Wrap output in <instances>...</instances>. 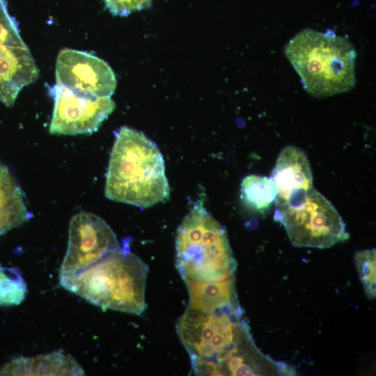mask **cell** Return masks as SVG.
I'll return each mask as SVG.
<instances>
[{
    "label": "cell",
    "mask_w": 376,
    "mask_h": 376,
    "mask_svg": "<svg viewBox=\"0 0 376 376\" xmlns=\"http://www.w3.org/2000/svg\"><path fill=\"white\" fill-rule=\"evenodd\" d=\"M104 194L110 200L148 207L169 198L159 148L143 133L126 126L115 132Z\"/></svg>",
    "instance_id": "6da1fadb"
},
{
    "label": "cell",
    "mask_w": 376,
    "mask_h": 376,
    "mask_svg": "<svg viewBox=\"0 0 376 376\" xmlns=\"http://www.w3.org/2000/svg\"><path fill=\"white\" fill-rule=\"evenodd\" d=\"M127 243L76 274L59 279L66 290L103 309L140 315L146 307L147 265Z\"/></svg>",
    "instance_id": "7a4b0ae2"
},
{
    "label": "cell",
    "mask_w": 376,
    "mask_h": 376,
    "mask_svg": "<svg viewBox=\"0 0 376 376\" xmlns=\"http://www.w3.org/2000/svg\"><path fill=\"white\" fill-rule=\"evenodd\" d=\"M285 54L311 95L327 97L347 92L356 84L357 52L345 38L331 31L306 29L285 46Z\"/></svg>",
    "instance_id": "3957f363"
},
{
    "label": "cell",
    "mask_w": 376,
    "mask_h": 376,
    "mask_svg": "<svg viewBox=\"0 0 376 376\" xmlns=\"http://www.w3.org/2000/svg\"><path fill=\"white\" fill-rule=\"evenodd\" d=\"M176 268L183 280L201 282L235 276L237 263L226 229L198 201L178 228Z\"/></svg>",
    "instance_id": "277c9868"
},
{
    "label": "cell",
    "mask_w": 376,
    "mask_h": 376,
    "mask_svg": "<svg viewBox=\"0 0 376 376\" xmlns=\"http://www.w3.org/2000/svg\"><path fill=\"white\" fill-rule=\"evenodd\" d=\"M177 332L198 375H211L219 362L251 338L240 304L208 312L187 307Z\"/></svg>",
    "instance_id": "5b68a950"
},
{
    "label": "cell",
    "mask_w": 376,
    "mask_h": 376,
    "mask_svg": "<svg viewBox=\"0 0 376 376\" xmlns=\"http://www.w3.org/2000/svg\"><path fill=\"white\" fill-rule=\"evenodd\" d=\"M274 219L298 247L329 248L350 236L336 208L313 187L276 205Z\"/></svg>",
    "instance_id": "8992f818"
},
{
    "label": "cell",
    "mask_w": 376,
    "mask_h": 376,
    "mask_svg": "<svg viewBox=\"0 0 376 376\" xmlns=\"http://www.w3.org/2000/svg\"><path fill=\"white\" fill-rule=\"evenodd\" d=\"M120 246L114 232L102 218L89 212L75 214L70 222L59 279L76 274Z\"/></svg>",
    "instance_id": "52a82bcc"
},
{
    "label": "cell",
    "mask_w": 376,
    "mask_h": 376,
    "mask_svg": "<svg viewBox=\"0 0 376 376\" xmlns=\"http://www.w3.org/2000/svg\"><path fill=\"white\" fill-rule=\"evenodd\" d=\"M54 106L49 132L54 134H91L113 112L110 97H93L56 84L50 89Z\"/></svg>",
    "instance_id": "ba28073f"
},
{
    "label": "cell",
    "mask_w": 376,
    "mask_h": 376,
    "mask_svg": "<svg viewBox=\"0 0 376 376\" xmlns=\"http://www.w3.org/2000/svg\"><path fill=\"white\" fill-rule=\"evenodd\" d=\"M56 84L93 97H111L116 79L111 67L88 52L71 49L61 50L56 65Z\"/></svg>",
    "instance_id": "9c48e42d"
},
{
    "label": "cell",
    "mask_w": 376,
    "mask_h": 376,
    "mask_svg": "<svg viewBox=\"0 0 376 376\" xmlns=\"http://www.w3.org/2000/svg\"><path fill=\"white\" fill-rule=\"evenodd\" d=\"M270 178L277 192L275 205L286 202L313 187V175L308 158L301 149L293 146L282 149Z\"/></svg>",
    "instance_id": "30bf717a"
},
{
    "label": "cell",
    "mask_w": 376,
    "mask_h": 376,
    "mask_svg": "<svg viewBox=\"0 0 376 376\" xmlns=\"http://www.w3.org/2000/svg\"><path fill=\"white\" fill-rule=\"evenodd\" d=\"M11 375H80L84 371L76 361L63 352L56 351L31 358L19 357L0 371Z\"/></svg>",
    "instance_id": "8fae6325"
},
{
    "label": "cell",
    "mask_w": 376,
    "mask_h": 376,
    "mask_svg": "<svg viewBox=\"0 0 376 376\" xmlns=\"http://www.w3.org/2000/svg\"><path fill=\"white\" fill-rule=\"evenodd\" d=\"M183 281L188 290V308L208 312L239 304L235 276L211 282Z\"/></svg>",
    "instance_id": "7c38bea8"
},
{
    "label": "cell",
    "mask_w": 376,
    "mask_h": 376,
    "mask_svg": "<svg viewBox=\"0 0 376 376\" xmlns=\"http://www.w3.org/2000/svg\"><path fill=\"white\" fill-rule=\"evenodd\" d=\"M277 195L270 178L258 175L246 176L241 183V197L245 205L256 211L266 210Z\"/></svg>",
    "instance_id": "4fadbf2b"
},
{
    "label": "cell",
    "mask_w": 376,
    "mask_h": 376,
    "mask_svg": "<svg viewBox=\"0 0 376 376\" xmlns=\"http://www.w3.org/2000/svg\"><path fill=\"white\" fill-rule=\"evenodd\" d=\"M27 285L19 269L0 265V305L21 304L27 295Z\"/></svg>",
    "instance_id": "5bb4252c"
},
{
    "label": "cell",
    "mask_w": 376,
    "mask_h": 376,
    "mask_svg": "<svg viewBox=\"0 0 376 376\" xmlns=\"http://www.w3.org/2000/svg\"><path fill=\"white\" fill-rule=\"evenodd\" d=\"M357 272L368 298L376 296V254L375 249L358 251L354 255Z\"/></svg>",
    "instance_id": "9a60e30c"
},
{
    "label": "cell",
    "mask_w": 376,
    "mask_h": 376,
    "mask_svg": "<svg viewBox=\"0 0 376 376\" xmlns=\"http://www.w3.org/2000/svg\"><path fill=\"white\" fill-rule=\"evenodd\" d=\"M104 2L113 15L127 17L133 12L148 8L152 0H104Z\"/></svg>",
    "instance_id": "2e32d148"
},
{
    "label": "cell",
    "mask_w": 376,
    "mask_h": 376,
    "mask_svg": "<svg viewBox=\"0 0 376 376\" xmlns=\"http://www.w3.org/2000/svg\"><path fill=\"white\" fill-rule=\"evenodd\" d=\"M29 218L28 211L0 208V235L17 227Z\"/></svg>",
    "instance_id": "e0dca14e"
}]
</instances>
